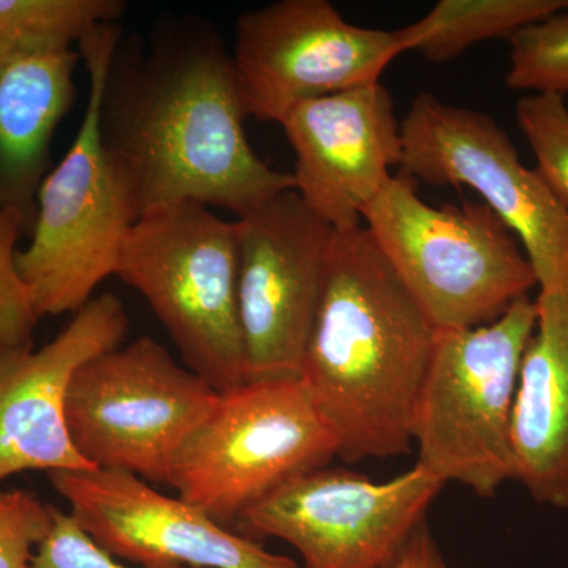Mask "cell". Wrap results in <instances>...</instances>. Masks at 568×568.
<instances>
[{
	"label": "cell",
	"instance_id": "3",
	"mask_svg": "<svg viewBox=\"0 0 568 568\" xmlns=\"http://www.w3.org/2000/svg\"><path fill=\"white\" fill-rule=\"evenodd\" d=\"M121 26H102L78 44L89 73V100L77 138L37 194L31 242L18 252L37 315L80 312L99 284L118 272L138 222L129 189L103 148L100 100Z\"/></svg>",
	"mask_w": 568,
	"mask_h": 568
},
{
	"label": "cell",
	"instance_id": "16",
	"mask_svg": "<svg viewBox=\"0 0 568 568\" xmlns=\"http://www.w3.org/2000/svg\"><path fill=\"white\" fill-rule=\"evenodd\" d=\"M523 355L511 448L515 480L541 506L568 508V286L540 291Z\"/></svg>",
	"mask_w": 568,
	"mask_h": 568
},
{
	"label": "cell",
	"instance_id": "12",
	"mask_svg": "<svg viewBox=\"0 0 568 568\" xmlns=\"http://www.w3.org/2000/svg\"><path fill=\"white\" fill-rule=\"evenodd\" d=\"M248 381L295 379L323 295L335 230L287 190L235 220Z\"/></svg>",
	"mask_w": 568,
	"mask_h": 568
},
{
	"label": "cell",
	"instance_id": "14",
	"mask_svg": "<svg viewBox=\"0 0 568 568\" xmlns=\"http://www.w3.org/2000/svg\"><path fill=\"white\" fill-rule=\"evenodd\" d=\"M295 153V193L335 231L364 212L402 164V122L386 85H362L295 106L280 123Z\"/></svg>",
	"mask_w": 568,
	"mask_h": 568
},
{
	"label": "cell",
	"instance_id": "2",
	"mask_svg": "<svg viewBox=\"0 0 568 568\" xmlns=\"http://www.w3.org/2000/svg\"><path fill=\"white\" fill-rule=\"evenodd\" d=\"M436 328L364 224L335 231L302 381L358 463L413 448V418Z\"/></svg>",
	"mask_w": 568,
	"mask_h": 568
},
{
	"label": "cell",
	"instance_id": "11",
	"mask_svg": "<svg viewBox=\"0 0 568 568\" xmlns=\"http://www.w3.org/2000/svg\"><path fill=\"white\" fill-rule=\"evenodd\" d=\"M233 65L246 118L282 123L298 104L381 81L398 31L362 28L328 0H278L235 22Z\"/></svg>",
	"mask_w": 568,
	"mask_h": 568
},
{
	"label": "cell",
	"instance_id": "22",
	"mask_svg": "<svg viewBox=\"0 0 568 568\" xmlns=\"http://www.w3.org/2000/svg\"><path fill=\"white\" fill-rule=\"evenodd\" d=\"M24 234L31 235V226L20 212H0V353L33 347L40 321L18 271V242Z\"/></svg>",
	"mask_w": 568,
	"mask_h": 568
},
{
	"label": "cell",
	"instance_id": "9",
	"mask_svg": "<svg viewBox=\"0 0 568 568\" xmlns=\"http://www.w3.org/2000/svg\"><path fill=\"white\" fill-rule=\"evenodd\" d=\"M399 171L432 186L466 185L510 227L544 293L568 286V207L488 114L420 93L402 122Z\"/></svg>",
	"mask_w": 568,
	"mask_h": 568
},
{
	"label": "cell",
	"instance_id": "17",
	"mask_svg": "<svg viewBox=\"0 0 568 568\" xmlns=\"http://www.w3.org/2000/svg\"><path fill=\"white\" fill-rule=\"evenodd\" d=\"M74 50L41 51L0 43V212L36 222L51 142L77 99Z\"/></svg>",
	"mask_w": 568,
	"mask_h": 568
},
{
	"label": "cell",
	"instance_id": "10",
	"mask_svg": "<svg viewBox=\"0 0 568 568\" xmlns=\"http://www.w3.org/2000/svg\"><path fill=\"white\" fill-rule=\"evenodd\" d=\"M444 487L417 463L387 481L317 467L254 504L233 529L256 541H286L302 568H384L424 525Z\"/></svg>",
	"mask_w": 568,
	"mask_h": 568
},
{
	"label": "cell",
	"instance_id": "5",
	"mask_svg": "<svg viewBox=\"0 0 568 568\" xmlns=\"http://www.w3.org/2000/svg\"><path fill=\"white\" fill-rule=\"evenodd\" d=\"M536 327L526 295L493 323L436 331L413 418L417 465L487 499L515 480L511 416Z\"/></svg>",
	"mask_w": 568,
	"mask_h": 568
},
{
	"label": "cell",
	"instance_id": "19",
	"mask_svg": "<svg viewBox=\"0 0 568 568\" xmlns=\"http://www.w3.org/2000/svg\"><path fill=\"white\" fill-rule=\"evenodd\" d=\"M122 0H0V43L29 50H73L85 37L115 24Z\"/></svg>",
	"mask_w": 568,
	"mask_h": 568
},
{
	"label": "cell",
	"instance_id": "23",
	"mask_svg": "<svg viewBox=\"0 0 568 568\" xmlns=\"http://www.w3.org/2000/svg\"><path fill=\"white\" fill-rule=\"evenodd\" d=\"M55 507L22 489L0 491V568H32L54 525Z\"/></svg>",
	"mask_w": 568,
	"mask_h": 568
},
{
	"label": "cell",
	"instance_id": "1",
	"mask_svg": "<svg viewBox=\"0 0 568 568\" xmlns=\"http://www.w3.org/2000/svg\"><path fill=\"white\" fill-rule=\"evenodd\" d=\"M233 55L196 17L162 18L148 36H122L100 100L103 148L138 216L181 204L235 216L294 190L253 151Z\"/></svg>",
	"mask_w": 568,
	"mask_h": 568
},
{
	"label": "cell",
	"instance_id": "8",
	"mask_svg": "<svg viewBox=\"0 0 568 568\" xmlns=\"http://www.w3.org/2000/svg\"><path fill=\"white\" fill-rule=\"evenodd\" d=\"M338 446L302 381H248L220 394L175 459L170 487L226 528L287 480L328 465Z\"/></svg>",
	"mask_w": 568,
	"mask_h": 568
},
{
	"label": "cell",
	"instance_id": "24",
	"mask_svg": "<svg viewBox=\"0 0 568 568\" xmlns=\"http://www.w3.org/2000/svg\"><path fill=\"white\" fill-rule=\"evenodd\" d=\"M32 568H129L118 562L78 526L70 514L54 510L51 532L33 556Z\"/></svg>",
	"mask_w": 568,
	"mask_h": 568
},
{
	"label": "cell",
	"instance_id": "15",
	"mask_svg": "<svg viewBox=\"0 0 568 568\" xmlns=\"http://www.w3.org/2000/svg\"><path fill=\"white\" fill-rule=\"evenodd\" d=\"M130 321L114 294L93 297L47 345L0 353V481L26 470L92 469L67 425L74 373L121 346Z\"/></svg>",
	"mask_w": 568,
	"mask_h": 568
},
{
	"label": "cell",
	"instance_id": "20",
	"mask_svg": "<svg viewBox=\"0 0 568 568\" xmlns=\"http://www.w3.org/2000/svg\"><path fill=\"white\" fill-rule=\"evenodd\" d=\"M506 85L511 91L568 93V13L530 24L510 40Z\"/></svg>",
	"mask_w": 568,
	"mask_h": 568
},
{
	"label": "cell",
	"instance_id": "4",
	"mask_svg": "<svg viewBox=\"0 0 568 568\" xmlns=\"http://www.w3.org/2000/svg\"><path fill=\"white\" fill-rule=\"evenodd\" d=\"M366 230L436 331L493 323L538 286L525 250L487 204H426L392 175L364 212Z\"/></svg>",
	"mask_w": 568,
	"mask_h": 568
},
{
	"label": "cell",
	"instance_id": "21",
	"mask_svg": "<svg viewBox=\"0 0 568 568\" xmlns=\"http://www.w3.org/2000/svg\"><path fill=\"white\" fill-rule=\"evenodd\" d=\"M519 130L537 159L536 170L568 207V106L566 97L532 93L517 103Z\"/></svg>",
	"mask_w": 568,
	"mask_h": 568
},
{
	"label": "cell",
	"instance_id": "13",
	"mask_svg": "<svg viewBox=\"0 0 568 568\" xmlns=\"http://www.w3.org/2000/svg\"><path fill=\"white\" fill-rule=\"evenodd\" d=\"M48 480L104 551L144 568H302L181 496L118 470H55Z\"/></svg>",
	"mask_w": 568,
	"mask_h": 568
},
{
	"label": "cell",
	"instance_id": "6",
	"mask_svg": "<svg viewBox=\"0 0 568 568\" xmlns=\"http://www.w3.org/2000/svg\"><path fill=\"white\" fill-rule=\"evenodd\" d=\"M237 271L235 222L189 203L140 216L115 272L151 306L183 365L219 394L246 383Z\"/></svg>",
	"mask_w": 568,
	"mask_h": 568
},
{
	"label": "cell",
	"instance_id": "25",
	"mask_svg": "<svg viewBox=\"0 0 568 568\" xmlns=\"http://www.w3.org/2000/svg\"><path fill=\"white\" fill-rule=\"evenodd\" d=\"M384 568H448L426 521L407 540L405 548Z\"/></svg>",
	"mask_w": 568,
	"mask_h": 568
},
{
	"label": "cell",
	"instance_id": "18",
	"mask_svg": "<svg viewBox=\"0 0 568 568\" xmlns=\"http://www.w3.org/2000/svg\"><path fill=\"white\" fill-rule=\"evenodd\" d=\"M568 10V0H439L420 20L398 29L403 50L448 62L481 41L507 39Z\"/></svg>",
	"mask_w": 568,
	"mask_h": 568
},
{
	"label": "cell",
	"instance_id": "7",
	"mask_svg": "<svg viewBox=\"0 0 568 568\" xmlns=\"http://www.w3.org/2000/svg\"><path fill=\"white\" fill-rule=\"evenodd\" d=\"M219 398L166 347L141 336L80 366L67 394V425L92 469L170 485L175 459Z\"/></svg>",
	"mask_w": 568,
	"mask_h": 568
}]
</instances>
